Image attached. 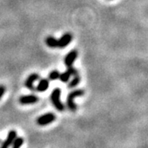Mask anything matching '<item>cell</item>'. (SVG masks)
<instances>
[{
    "instance_id": "cell-17",
    "label": "cell",
    "mask_w": 148,
    "mask_h": 148,
    "mask_svg": "<svg viewBox=\"0 0 148 148\" xmlns=\"http://www.w3.org/2000/svg\"><path fill=\"white\" fill-rule=\"evenodd\" d=\"M1 143H2V141H1V140H0V144H1Z\"/></svg>"
},
{
    "instance_id": "cell-9",
    "label": "cell",
    "mask_w": 148,
    "mask_h": 148,
    "mask_svg": "<svg viewBox=\"0 0 148 148\" xmlns=\"http://www.w3.org/2000/svg\"><path fill=\"white\" fill-rule=\"evenodd\" d=\"M49 80L46 79V78H42L40 81V82H39V84L36 86V90L37 91H39V92H44V91H45L49 88Z\"/></svg>"
},
{
    "instance_id": "cell-13",
    "label": "cell",
    "mask_w": 148,
    "mask_h": 148,
    "mask_svg": "<svg viewBox=\"0 0 148 148\" xmlns=\"http://www.w3.org/2000/svg\"><path fill=\"white\" fill-rule=\"evenodd\" d=\"M70 77H71V75H70V73H69V72H68V71H65L64 73H60V75H59V78H58V79L60 80L62 82H68L69 78H70Z\"/></svg>"
},
{
    "instance_id": "cell-5",
    "label": "cell",
    "mask_w": 148,
    "mask_h": 148,
    "mask_svg": "<svg viewBox=\"0 0 148 148\" xmlns=\"http://www.w3.org/2000/svg\"><path fill=\"white\" fill-rule=\"evenodd\" d=\"M72 40H73V35L70 32L65 33L60 37L59 40H58V48L64 49L66 46H68Z\"/></svg>"
},
{
    "instance_id": "cell-2",
    "label": "cell",
    "mask_w": 148,
    "mask_h": 148,
    "mask_svg": "<svg viewBox=\"0 0 148 148\" xmlns=\"http://www.w3.org/2000/svg\"><path fill=\"white\" fill-rule=\"evenodd\" d=\"M60 95H61V90L59 88H55L51 93L50 101L57 110L63 112L65 110V106H64V104L60 100Z\"/></svg>"
},
{
    "instance_id": "cell-15",
    "label": "cell",
    "mask_w": 148,
    "mask_h": 148,
    "mask_svg": "<svg viewBox=\"0 0 148 148\" xmlns=\"http://www.w3.org/2000/svg\"><path fill=\"white\" fill-rule=\"evenodd\" d=\"M67 71L69 72V73L71 76H76V75H77L78 74V72H77V70L73 68V66H70V67H68V69H67Z\"/></svg>"
},
{
    "instance_id": "cell-12",
    "label": "cell",
    "mask_w": 148,
    "mask_h": 148,
    "mask_svg": "<svg viewBox=\"0 0 148 148\" xmlns=\"http://www.w3.org/2000/svg\"><path fill=\"white\" fill-rule=\"evenodd\" d=\"M80 82H81V77H80L79 75L77 74V75H76V76H74V77L72 79V81L69 82V88H74V87H76L77 85L79 84Z\"/></svg>"
},
{
    "instance_id": "cell-4",
    "label": "cell",
    "mask_w": 148,
    "mask_h": 148,
    "mask_svg": "<svg viewBox=\"0 0 148 148\" xmlns=\"http://www.w3.org/2000/svg\"><path fill=\"white\" fill-rule=\"evenodd\" d=\"M16 137L17 136H16V130H10L8 133V136L5 138V140L3 142H2V143L0 144L1 145L0 148H10L13 141L15 140Z\"/></svg>"
},
{
    "instance_id": "cell-14",
    "label": "cell",
    "mask_w": 148,
    "mask_h": 148,
    "mask_svg": "<svg viewBox=\"0 0 148 148\" xmlns=\"http://www.w3.org/2000/svg\"><path fill=\"white\" fill-rule=\"evenodd\" d=\"M59 72L57 71V70H53L51 71L49 74V79L50 81H56L59 78Z\"/></svg>"
},
{
    "instance_id": "cell-16",
    "label": "cell",
    "mask_w": 148,
    "mask_h": 148,
    "mask_svg": "<svg viewBox=\"0 0 148 148\" xmlns=\"http://www.w3.org/2000/svg\"><path fill=\"white\" fill-rule=\"evenodd\" d=\"M6 91V88L5 86L3 85H0V100L2 99V97L3 96L4 93Z\"/></svg>"
},
{
    "instance_id": "cell-7",
    "label": "cell",
    "mask_w": 148,
    "mask_h": 148,
    "mask_svg": "<svg viewBox=\"0 0 148 148\" xmlns=\"http://www.w3.org/2000/svg\"><path fill=\"white\" fill-rule=\"evenodd\" d=\"M39 101L38 96L36 95H22L19 98V103L21 105H31L36 104Z\"/></svg>"
},
{
    "instance_id": "cell-8",
    "label": "cell",
    "mask_w": 148,
    "mask_h": 148,
    "mask_svg": "<svg viewBox=\"0 0 148 148\" xmlns=\"http://www.w3.org/2000/svg\"><path fill=\"white\" fill-rule=\"evenodd\" d=\"M78 53L76 49H73L69 52L64 58V64L66 65V67H70L73 66V64L75 62V60L77 58Z\"/></svg>"
},
{
    "instance_id": "cell-11",
    "label": "cell",
    "mask_w": 148,
    "mask_h": 148,
    "mask_svg": "<svg viewBox=\"0 0 148 148\" xmlns=\"http://www.w3.org/2000/svg\"><path fill=\"white\" fill-rule=\"evenodd\" d=\"M24 143V138L22 137H16L12 144V148H21Z\"/></svg>"
},
{
    "instance_id": "cell-1",
    "label": "cell",
    "mask_w": 148,
    "mask_h": 148,
    "mask_svg": "<svg viewBox=\"0 0 148 148\" xmlns=\"http://www.w3.org/2000/svg\"><path fill=\"white\" fill-rule=\"evenodd\" d=\"M84 90L82 89H77V90H74L71 91L68 95L67 97V106L69 108V110L71 112H75L77 110V105L74 102V99L76 97H79L82 96L84 95Z\"/></svg>"
},
{
    "instance_id": "cell-6",
    "label": "cell",
    "mask_w": 148,
    "mask_h": 148,
    "mask_svg": "<svg viewBox=\"0 0 148 148\" xmlns=\"http://www.w3.org/2000/svg\"><path fill=\"white\" fill-rule=\"evenodd\" d=\"M39 78H40V75L36 73H33L31 75H29V77L25 81V86L30 90H35L36 89L34 87V83Z\"/></svg>"
},
{
    "instance_id": "cell-3",
    "label": "cell",
    "mask_w": 148,
    "mask_h": 148,
    "mask_svg": "<svg viewBox=\"0 0 148 148\" xmlns=\"http://www.w3.org/2000/svg\"><path fill=\"white\" fill-rule=\"evenodd\" d=\"M56 116L53 113H47L41 116L38 117L36 119V123L40 126H46L48 124L55 121Z\"/></svg>"
},
{
    "instance_id": "cell-10",
    "label": "cell",
    "mask_w": 148,
    "mask_h": 148,
    "mask_svg": "<svg viewBox=\"0 0 148 148\" xmlns=\"http://www.w3.org/2000/svg\"><path fill=\"white\" fill-rule=\"evenodd\" d=\"M45 44L47 45L48 46L49 48H52V49H54V48H58V40L54 37L51 36H47L45 38Z\"/></svg>"
}]
</instances>
